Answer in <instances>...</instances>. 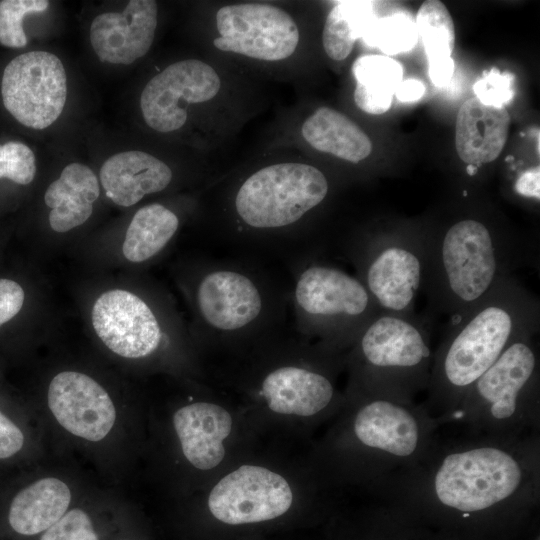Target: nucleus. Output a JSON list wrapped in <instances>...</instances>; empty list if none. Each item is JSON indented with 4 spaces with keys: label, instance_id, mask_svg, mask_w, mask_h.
<instances>
[{
    "label": "nucleus",
    "instance_id": "obj_27",
    "mask_svg": "<svg viewBox=\"0 0 540 540\" xmlns=\"http://www.w3.org/2000/svg\"><path fill=\"white\" fill-rule=\"evenodd\" d=\"M357 540H450L399 507L382 500L365 520Z\"/></svg>",
    "mask_w": 540,
    "mask_h": 540
},
{
    "label": "nucleus",
    "instance_id": "obj_8",
    "mask_svg": "<svg viewBox=\"0 0 540 540\" xmlns=\"http://www.w3.org/2000/svg\"><path fill=\"white\" fill-rule=\"evenodd\" d=\"M344 253L380 311L416 316L425 270L424 229L367 232L345 244Z\"/></svg>",
    "mask_w": 540,
    "mask_h": 540
},
{
    "label": "nucleus",
    "instance_id": "obj_34",
    "mask_svg": "<svg viewBox=\"0 0 540 540\" xmlns=\"http://www.w3.org/2000/svg\"><path fill=\"white\" fill-rule=\"evenodd\" d=\"M26 303V291L21 282L0 276V330L12 323Z\"/></svg>",
    "mask_w": 540,
    "mask_h": 540
},
{
    "label": "nucleus",
    "instance_id": "obj_9",
    "mask_svg": "<svg viewBox=\"0 0 540 540\" xmlns=\"http://www.w3.org/2000/svg\"><path fill=\"white\" fill-rule=\"evenodd\" d=\"M329 193L326 176L316 167L303 163L266 166L247 177L238 188L234 208L246 230L260 233L292 228L321 205Z\"/></svg>",
    "mask_w": 540,
    "mask_h": 540
},
{
    "label": "nucleus",
    "instance_id": "obj_24",
    "mask_svg": "<svg viewBox=\"0 0 540 540\" xmlns=\"http://www.w3.org/2000/svg\"><path fill=\"white\" fill-rule=\"evenodd\" d=\"M179 224L178 216L162 204L141 207L127 227L122 246L124 257L132 263L152 259L172 240Z\"/></svg>",
    "mask_w": 540,
    "mask_h": 540
},
{
    "label": "nucleus",
    "instance_id": "obj_23",
    "mask_svg": "<svg viewBox=\"0 0 540 540\" xmlns=\"http://www.w3.org/2000/svg\"><path fill=\"white\" fill-rule=\"evenodd\" d=\"M302 136L318 151L332 154L351 163H359L372 151L366 133L344 114L318 108L302 125Z\"/></svg>",
    "mask_w": 540,
    "mask_h": 540
},
{
    "label": "nucleus",
    "instance_id": "obj_35",
    "mask_svg": "<svg viewBox=\"0 0 540 540\" xmlns=\"http://www.w3.org/2000/svg\"><path fill=\"white\" fill-rule=\"evenodd\" d=\"M25 445L21 428L0 410V460L12 458Z\"/></svg>",
    "mask_w": 540,
    "mask_h": 540
},
{
    "label": "nucleus",
    "instance_id": "obj_12",
    "mask_svg": "<svg viewBox=\"0 0 540 540\" xmlns=\"http://www.w3.org/2000/svg\"><path fill=\"white\" fill-rule=\"evenodd\" d=\"M292 501L291 488L281 475L264 467L242 465L213 487L208 508L219 522L241 526L279 518Z\"/></svg>",
    "mask_w": 540,
    "mask_h": 540
},
{
    "label": "nucleus",
    "instance_id": "obj_6",
    "mask_svg": "<svg viewBox=\"0 0 540 540\" xmlns=\"http://www.w3.org/2000/svg\"><path fill=\"white\" fill-rule=\"evenodd\" d=\"M293 327L318 339L326 349L352 346L380 312L356 277L314 256H298L290 265Z\"/></svg>",
    "mask_w": 540,
    "mask_h": 540
},
{
    "label": "nucleus",
    "instance_id": "obj_4",
    "mask_svg": "<svg viewBox=\"0 0 540 540\" xmlns=\"http://www.w3.org/2000/svg\"><path fill=\"white\" fill-rule=\"evenodd\" d=\"M201 327L217 337H243L286 327L290 285L251 256L215 259L202 267L193 289Z\"/></svg>",
    "mask_w": 540,
    "mask_h": 540
},
{
    "label": "nucleus",
    "instance_id": "obj_30",
    "mask_svg": "<svg viewBox=\"0 0 540 540\" xmlns=\"http://www.w3.org/2000/svg\"><path fill=\"white\" fill-rule=\"evenodd\" d=\"M48 6L46 0H1L0 45L11 49L24 48L28 43L23 26L25 17L42 13Z\"/></svg>",
    "mask_w": 540,
    "mask_h": 540
},
{
    "label": "nucleus",
    "instance_id": "obj_1",
    "mask_svg": "<svg viewBox=\"0 0 540 540\" xmlns=\"http://www.w3.org/2000/svg\"><path fill=\"white\" fill-rule=\"evenodd\" d=\"M539 436L439 425L427 450L381 488L450 540H528L539 533Z\"/></svg>",
    "mask_w": 540,
    "mask_h": 540
},
{
    "label": "nucleus",
    "instance_id": "obj_10",
    "mask_svg": "<svg viewBox=\"0 0 540 540\" xmlns=\"http://www.w3.org/2000/svg\"><path fill=\"white\" fill-rule=\"evenodd\" d=\"M67 99L65 67L55 54L34 50L11 58L0 75V104L22 127L43 130L62 114Z\"/></svg>",
    "mask_w": 540,
    "mask_h": 540
},
{
    "label": "nucleus",
    "instance_id": "obj_31",
    "mask_svg": "<svg viewBox=\"0 0 540 540\" xmlns=\"http://www.w3.org/2000/svg\"><path fill=\"white\" fill-rule=\"evenodd\" d=\"M36 156L33 150L20 140L0 141V183L25 187L36 176Z\"/></svg>",
    "mask_w": 540,
    "mask_h": 540
},
{
    "label": "nucleus",
    "instance_id": "obj_5",
    "mask_svg": "<svg viewBox=\"0 0 540 540\" xmlns=\"http://www.w3.org/2000/svg\"><path fill=\"white\" fill-rule=\"evenodd\" d=\"M535 336L528 333L511 343L442 424L491 436L538 433L540 365Z\"/></svg>",
    "mask_w": 540,
    "mask_h": 540
},
{
    "label": "nucleus",
    "instance_id": "obj_37",
    "mask_svg": "<svg viewBox=\"0 0 540 540\" xmlns=\"http://www.w3.org/2000/svg\"><path fill=\"white\" fill-rule=\"evenodd\" d=\"M429 76L435 86H444L452 78L455 64L452 57L428 60Z\"/></svg>",
    "mask_w": 540,
    "mask_h": 540
},
{
    "label": "nucleus",
    "instance_id": "obj_3",
    "mask_svg": "<svg viewBox=\"0 0 540 540\" xmlns=\"http://www.w3.org/2000/svg\"><path fill=\"white\" fill-rule=\"evenodd\" d=\"M425 232L422 291L429 310L462 318L529 260V249L477 217L456 219Z\"/></svg>",
    "mask_w": 540,
    "mask_h": 540
},
{
    "label": "nucleus",
    "instance_id": "obj_22",
    "mask_svg": "<svg viewBox=\"0 0 540 540\" xmlns=\"http://www.w3.org/2000/svg\"><path fill=\"white\" fill-rule=\"evenodd\" d=\"M72 493L58 477H43L22 488L12 499L8 521L18 534L32 536L44 532L69 509Z\"/></svg>",
    "mask_w": 540,
    "mask_h": 540
},
{
    "label": "nucleus",
    "instance_id": "obj_18",
    "mask_svg": "<svg viewBox=\"0 0 540 540\" xmlns=\"http://www.w3.org/2000/svg\"><path fill=\"white\" fill-rule=\"evenodd\" d=\"M173 425L185 458L195 468L209 470L221 463L223 440L232 428L226 409L209 402L191 403L174 413Z\"/></svg>",
    "mask_w": 540,
    "mask_h": 540
},
{
    "label": "nucleus",
    "instance_id": "obj_29",
    "mask_svg": "<svg viewBox=\"0 0 540 540\" xmlns=\"http://www.w3.org/2000/svg\"><path fill=\"white\" fill-rule=\"evenodd\" d=\"M417 39L415 22L404 13L378 17L363 37L367 45L389 55L410 51Z\"/></svg>",
    "mask_w": 540,
    "mask_h": 540
},
{
    "label": "nucleus",
    "instance_id": "obj_14",
    "mask_svg": "<svg viewBox=\"0 0 540 540\" xmlns=\"http://www.w3.org/2000/svg\"><path fill=\"white\" fill-rule=\"evenodd\" d=\"M91 319L102 343L126 359L152 355L165 337L154 310L128 290L112 289L102 293L92 307Z\"/></svg>",
    "mask_w": 540,
    "mask_h": 540
},
{
    "label": "nucleus",
    "instance_id": "obj_32",
    "mask_svg": "<svg viewBox=\"0 0 540 540\" xmlns=\"http://www.w3.org/2000/svg\"><path fill=\"white\" fill-rule=\"evenodd\" d=\"M40 540H98V536L87 512L73 508L45 530Z\"/></svg>",
    "mask_w": 540,
    "mask_h": 540
},
{
    "label": "nucleus",
    "instance_id": "obj_17",
    "mask_svg": "<svg viewBox=\"0 0 540 540\" xmlns=\"http://www.w3.org/2000/svg\"><path fill=\"white\" fill-rule=\"evenodd\" d=\"M335 393L334 383L326 373L297 365L271 370L264 376L260 389L273 412L304 417L326 409Z\"/></svg>",
    "mask_w": 540,
    "mask_h": 540
},
{
    "label": "nucleus",
    "instance_id": "obj_38",
    "mask_svg": "<svg viewBox=\"0 0 540 540\" xmlns=\"http://www.w3.org/2000/svg\"><path fill=\"white\" fill-rule=\"evenodd\" d=\"M424 93V84L417 79L410 78L402 81L394 94L401 102H413L422 98Z\"/></svg>",
    "mask_w": 540,
    "mask_h": 540
},
{
    "label": "nucleus",
    "instance_id": "obj_39",
    "mask_svg": "<svg viewBox=\"0 0 540 540\" xmlns=\"http://www.w3.org/2000/svg\"><path fill=\"white\" fill-rule=\"evenodd\" d=\"M465 170L468 176L474 177L478 174L479 169L474 165H467Z\"/></svg>",
    "mask_w": 540,
    "mask_h": 540
},
{
    "label": "nucleus",
    "instance_id": "obj_13",
    "mask_svg": "<svg viewBox=\"0 0 540 540\" xmlns=\"http://www.w3.org/2000/svg\"><path fill=\"white\" fill-rule=\"evenodd\" d=\"M220 87L218 74L205 62L197 59L175 62L144 87L140 96L143 119L157 132L176 131L187 120V105L211 100Z\"/></svg>",
    "mask_w": 540,
    "mask_h": 540
},
{
    "label": "nucleus",
    "instance_id": "obj_25",
    "mask_svg": "<svg viewBox=\"0 0 540 540\" xmlns=\"http://www.w3.org/2000/svg\"><path fill=\"white\" fill-rule=\"evenodd\" d=\"M352 73L357 81L354 101L358 108L373 115L388 111L403 81L401 64L383 55H364L355 60Z\"/></svg>",
    "mask_w": 540,
    "mask_h": 540
},
{
    "label": "nucleus",
    "instance_id": "obj_33",
    "mask_svg": "<svg viewBox=\"0 0 540 540\" xmlns=\"http://www.w3.org/2000/svg\"><path fill=\"white\" fill-rule=\"evenodd\" d=\"M513 80L512 74L492 68L483 72L482 77L473 85V91L483 104L505 107L514 97Z\"/></svg>",
    "mask_w": 540,
    "mask_h": 540
},
{
    "label": "nucleus",
    "instance_id": "obj_26",
    "mask_svg": "<svg viewBox=\"0 0 540 540\" xmlns=\"http://www.w3.org/2000/svg\"><path fill=\"white\" fill-rule=\"evenodd\" d=\"M370 13L362 1H339L329 12L323 29V47L326 54L336 61L344 60L351 53L358 38L367 30Z\"/></svg>",
    "mask_w": 540,
    "mask_h": 540
},
{
    "label": "nucleus",
    "instance_id": "obj_11",
    "mask_svg": "<svg viewBox=\"0 0 540 540\" xmlns=\"http://www.w3.org/2000/svg\"><path fill=\"white\" fill-rule=\"evenodd\" d=\"M219 50L264 61L290 57L299 42L294 19L284 10L260 3L233 4L216 14Z\"/></svg>",
    "mask_w": 540,
    "mask_h": 540
},
{
    "label": "nucleus",
    "instance_id": "obj_15",
    "mask_svg": "<svg viewBox=\"0 0 540 540\" xmlns=\"http://www.w3.org/2000/svg\"><path fill=\"white\" fill-rule=\"evenodd\" d=\"M47 404L66 432L88 442L103 440L115 426L112 398L100 383L79 371H62L51 379Z\"/></svg>",
    "mask_w": 540,
    "mask_h": 540
},
{
    "label": "nucleus",
    "instance_id": "obj_16",
    "mask_svg": "<svg viewBox=\"0 0 540 540\" xmlns=\"http://www.w3.org/2000/svg\"><path fill=\"white\" fill-rule=\"evenodd\" d=\"M153 0H131L121 12L97 15L90 26V42L103 63L130 65L150 50L157 27Z\"/></svg>",
    "mask_w": 540,
    "mask_h": 540
},
{
    "label": "nucleus",
    "instance_id": "obj_7",
    "mask_svg": "<svg viewBox=\"0 0 540 540\" xmlns=\"http://www.w3.org/2000/svg\"><path fill=\"white\" fill-rule=\"evenodd\" d=\"M351 347L356 383L364 393L416 403L427 391L434 350L422 318L380 311Z\"/></svg>",
    "mask_w": 540,
    "mask_h": 540
},
{
    "label": "nucleus",
    "instance_id": "obj_36",
    "mask_svg": "<svg viewBox=\"0 0 540 540\" xmlns=\"http://www.w3.org/2000/svg\"><path fill=\"white\" fill-rule=\"evenodd\" d=\"M514 192L527 199L539 201L540 198V170L539 166L532 167L520 173L514 186Z\"/></svg>",
    "mask_w": 540,
    "mask_h": 540
},
{
    "label": "nucleus",
    "instance_id": "obj_2",
    "mask_svg": "<svg viewBox=\"0 0 540 540\" xmlns=\"http://www.w3.org/2000/svg\"><path fill=\"white\" fill-rule=\"evenodd\" d=\"M540 303L513 276L482 303L448 323L434 349L427 399L422 405L439 425L466 391L519 337L538 333Z\"/></svg>",
    "mask_w": 540,
    "mask_h": 540
},
{
    "label": "nucleus",
    "instance_id": "obj_28",
    "mask_svg": "<svg viewBox=\"0 0 540 540\" xmlns=\"http://www.w3.org/2000/svg\"><path fill=\"white\" fill-rule=\"evenodd\" d=\"M415 25L428 60L451 57L455 46V26L441 1H425L417 12Z\"/></svg>",
    "mask_w": 540,
    "mask_h": 540
},
{
    "label": "nucleus",
    "instance_id": "obj_19",
    "mask_svg": "<svg viewBox=\"0 0 540 540\" xmlns=\"http://www.w3.org/2000/svg\"><path fill=\"white\" fill-rule=\"evenodd\" d=\"M172 178L173 172L166 163L139 150L114 154L100 169L106 196L122 207H130L146 195L163 191Z\"/></svg>",
    "mask_w": 540,
    "mask_h": 540
},
{
    "label": "nucleus",
    "instance_id": "obj_21",
    "mask_svg": "<svg viewBox=\"0 0 540 540\" xmlns=\"http://www.w3.org/2000/svg\"><path fill=\"white\" fill-rule=\"evenodd\" d=\"M99 194V181L90 167L82 163L65 166L44 194L52 230L65 233L84 224L92 215Z\"/></svg>",
    "mask_w": 540,
    "mask_h": 540
},
{
    "label": "nucleus",
    "instance_id": "obj_20",
    "mask_svg": "<svg viewBox=\"0 0 540 540\" xmlns=\"http://www.w3.org/2000/svg\"><path fill=\"white\" fill-rule=\"evenodd\" d=\"M510 127L505 107L483 104L476 97L460 107L455 127V146L460 159L479 167L494 161L502 152Z\"/></svg>",
    "mask_w": 540,
    "mask_h": 540
}]
</instances>
